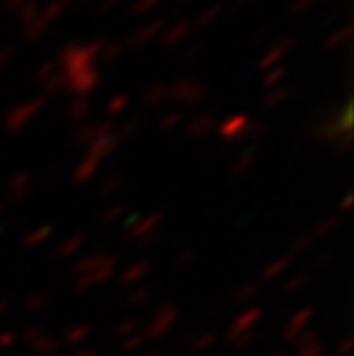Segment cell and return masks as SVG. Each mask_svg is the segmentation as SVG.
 <instances>
[{"mask_svg":"<svg viewBox=\"0 0 354 356\" xmlns=\"http://www.w3.org/2000/svg\"><path fill=\"white\" fill-rule=\"evenodd\" d=\"M179 3H186V0H179Z\"/></svg>","mask_w":354,"mask_h":356,"instance_id":"cell-32","label":"cell"},{"mask_svg":"<svg viewBox=\"0 0 354 356\" xmlns=\"http://www.w3.org/2000/svg\"><path fill=\"white\" fill-rule=\"evenodd\" d=\"M122 54H124V45H122V43H105L99 56H101L103 62H113V60H118Z\"/></svg>","mask_w":354,"mask_h":356,"instance_id":"cell-16","label":"cell"},{"mask_svg":"<svg viewBox=\"0 0 354 356\" xmlns=\"http://www.w3.org/2000/svg\"><path fill=\"white\" fill-rule=\"evenodd\" d=\"M179 124H182V113H169L167 118L160 120V128H163V131H173Z\"/></svg>","mask_w":354,"mask_h":356,"instance_id":"cell-25","label":"cell"},{"mask_svg":"<svg viewBox=\"0 0 354 356\" xmlns=\"http://www.w3.org/2000/svg\"><path fill=\"white\" fill-rule=\"evenodd\" d=\"M235 3H237L239 7H246L248 3H252V0H235Z\"/></svg>","mask_w":354,"mask_h":356,"instance_id":"cell-31","label":"cell"},{"mask_svg":"<svg viewBox=\"0 0 354 356\" xmlns=\"http://www.w3.org/2000/svg\"><path fill=\"white\" fill-rule=\"evenodd\" d=\"M248 118L246 115H233L229 118L227 122H222V126L218 128L220 137L224 139H235V137H241L246 135V128H248Z\"/></svg>","mask_w":354,"mask_h":356,"instance_id":"cell-7","label":"cell"},{"mask_svg":"<svg viewBox=\"0 0 354 356\" xmlns=\"http://www.w3.org/2000/svg\"><path fill=\"white\" fill-rule=\"evenodd\" d=\"M99 83H101V73L96 67H88L79 73L67 75V90L77 94V96H86V94L94 92L96 88H99Z\"/></svg>","mask_w":354,"mask_h":356,"instance_id":"cell-3","label":"cell"},{"mask_svg":"<svg viewBox=\"0 0 354 356\" xmlns=\"http://www.w3.org/2000/svg\"><path fill=\"white\" fill-rule=\"evenodd\" d=\"M205 86L201 81L195 79H179L175 86L169 88V99H173L179 105L192 107V105H199L205 99Z\"/></svg>","mask_w":354,"mask_h":356,"instance_id":"cell-1","label":"cell"},{"mask_svg":"<svg viewBox=\"0 0 354 356\" xmlns=\"http://www.w3.org/2000/svg\"><path fill=\"white\" fill-rule=\"evenodd\" d=\"M295 47V39L293 37H286V39H280L275 45H271L269 49H267V54L261 58V62H259V69L261 71H269V69H275V67H280V62L284 60V56L291 51Z\"/></svg>","mask_w":354,"mask_h":356,"instance_id":"cell-4","label":"cell"},{"mask_svg":"<svg viewBox=\"0 0 354 356\" xmlns=\"http://www.w3.org/2000/svg\"><path fill=\"white\" fill-rule=\"evenodd\" d=\"M312 5H314V0H295V3L291 5V13L301 15V13H305Z\"/></svg>","mask_w":354,"mask_h":356,"instance_id":"cell-26","label":"cell"},{"mask_svg":"<svg viewBox=\"0 0 354 356\" xmlns=\"http://www.w3.org/2000/svg\"><path fill=\"white\" fill-rule=\"evenodd\" d=\"M218 13H220V7H209V9H205V11L195 19V26H197V28H207V26L218 17Z\"/></svg>","mask_w":354,"mask_h":356,"instance_id":"cell-22","label":"cell"},{"mask_svg":"<svg viewBox=\"0 0 354 356\" xmlns=\"http://www.w3.org/2000/svg\"><path fill=\"white\" fill-rule=\"evenodd\" d=\"M43 90H45V94L47 96H51V94H60V92H64V90H67V75H64L62 71L58 73H54V75H49L43 83Z\"/></svg>","mask_w":354,"mask_h":356,"instance_id":"cell-12","label":"cell"},{"mask_svg":"<svg viewBox=\"0 0 354 356\" xmlns=\"http://www.w3.org/2000/svg\"><path fill=\"white\" fill-rule=\"evenodd\" d=\"M199 54H201V45H192V47H190V51H186V54H184V60H188V62H190V60H195Z\"/></svg>","mask_w":354,"mask_h":356,"instance_id":"cell-28","label":"cell"},{"mask_svg":"<svg viewBox=\"0 0 354 356\" xmlns=\"http://www.w3.org/2000/svg\"><path fill=\"white\" fill-rule=\"evenodd\" d=\"M190 28L192 26L188 22H177V24L165 28V32H163V43L167 47H179L184 43V39L190 35Z\"/></svg>","mask_w":354,"mask_h":356,"instance_id":"cell-8","label":"cell"},{"mask_svg":"<svg viewBox=\"0 0 354 356\" xmlns=\"http://www.w3.org/2000/svg\"><path fill=\"white\" fill-rule=\"evenodd\" d=\"M43 105H45V96H39V99H32V101H26V103L17 105L13 111H9V115L5 120V128L11 133L22 131V128L28 126L30 120L43 109Z\"/></svg>","mask_w":354,"mask_h":356,"instance_id":"cell-2","label":"cell"},{"mask_svg":"<svg viewBox=\"0 0 354 356\" xmlns=\"http://www.w3.org/2000/svg\"><path fill=\"white\" fill-rule=\"evenodd\" d=\"M118 141H120V137H118L115 133H109V135H105V137H99L96 141H92L90 145H86V147H88V156H90L92 160H103L105 156H109V154L115 149Z\"/></svg>","mask_w":354,"mask_h":356,"instance_id":"cell-6","label":"cell"},{"mask_svg":"<svg viewBox=\"0 0 354 356\" xmlns=\"http://www.w3.org/2000/svg\"><path fill=\"white\" fill-rule=\"evenodd\" d=\"M24 3H26V0H5V9L7 11H17Z\"/></svg>","mask_w":354,"mask_h":356,"instance_id":"cell-29","label":"cell"},{"mask_svg":"<svg viewBox=\"0 0 354 356\" xmlns=\"http://www.w3.org/2000/svg\"><path fill=\"white\" fill-rule=\"evenodd\" d=\"M90 101L86 99V96H79V99L69 107V115H71V120L73 122H81V120H86L88 115H90Z\"/></svg>","mask_w":354,"mask_h":356,"instance_id":"cell-14","label":"cell"},{"mask_svg":"<svg viewBox=\"0 0 354 356\" xmlns=\"http://www.w3.org/2000/svg\"><path fill=\"white\" fill-rule=\"evenodd\" d=\"M126 107H128V96L118 94V96H111V99H109V103H107V113H109V115H120Z\"/></svg>","mask_w":354,"mask_h":356,"instance_id":"cell-18","label":"cell"},{"mask_svg":"<svg viewBox=\"0 0 354 356\" xmlns=\"http://www.w3.org/2000/svg\"><path fill=\"white\" fill-rule=\"evenodd\" d=\"M118 3H120V0H103V3H101V13H109Z\"/></svg>","mask_w":354,"mask_h":356,"instance_id":"cell-30","label":"cell"},{"mask_svg":"<svg viewBox=\"0 0 354 356\" xmlns=\"http://www.w3.org/2000/svg\"><path fill=\"white\" fill-rule=\"evenodd\" d=\"M56 64H58V62H54V60L43 62V67L37 71V83H43L49 75H54V73H56Z\"/></svg>","mask_w":354,"mask_h":356,"instance_id":"cell-24","label":"cell"},{"mask_svg":"<svg viewBox=\"0 0 354 356\" xmlns=\"http://www.w3.org/2000/svg\"><path fill=\"white\" fill-rule=\"evenodd\" d=\"M167 101H169V86L163 81L150 86L143 94V105H147V107H160Z\"/></svg>","mask_w":354,"mask_h":356,"instance_id":"cell-9","label":"cell"},{"mask_svg":"<svg viewBox=\"0 0 354 356\" xmlns=\"http://www.w3.org/2000/svg\"><path fill=\"white\" fill-rule=\"evenodd\" d=\"M160 5V0H137L133 5V15H147Z\"/></svg>","mask_w":354,"mask_h":356,"instance_id":"cell-21","label":"cell"},{"mask_svg":"<svg viewBox=\"0 0 354 356\" xmlns=\"http://www.w3.org/2000/svg\"><path fill=\"white\" fill-rule=\"evenodd\" d=\"M163 30H165V19H163V17H158V19H154V22L141 26L139 30H135L133 35L128 37V45L135 47V49H141V47H145L150 41H154Z\"/></svg>","mask_w":354,"mask_h":356,"instance_id":"cell-5","label":"cell"},{"mask_svg":"<svg viewBox=\"0 0 354 356\" xmlns=\"http://www.w3.org/2000/svg\"><path fill=\"white\" fill-rule=\"evenodd\" d=\"M214 128H216L214 118H211L209 113H203V115H197L195 120L190 122V126H188V135H190V137H195V139L207 137L209 133H214Z\"/></svg>","mask_w":354,"mask_h":356,"instance_id":"cell-10","label":"cell"},{"mask_svg":"<svg viewBox=\"0 0 354 356\" xmlns=\"http://www.w3.org/2000/svg\"><path fill=\"white\" fill-rule=\"evenodd\" d=\"M69 7H71V0H51V3L45 7V11H43L41 15L51 24L54 19H60L64 13H67Z\"/></svg>","mask_w":354,"mask_h":356,"instance_id":"cell-13","label":"cell"},{"mask_svg":"<svg viewBox=\"0 0 354 356\" xmlns=\"http://www.w3.org/2000/svg\"><path fill=\"white\" fill-rule=\"evenodd\" d=\"M137 131V122H126V126L122 128V137H131Z\"/></svg>","mask_w":354,"mask_h":356,"instance_id":"cell-27","label":"cell"},{"mask_svg":"<svg viewBox=\"0 0 354 356\" xmlns=\"http://www.w3.org/2000/svg\"><path fill=\"white\" fill-rule=\"evenodd\" d=\"M47 26H49V22L39 13L35 19L32 22H28V24H24V30H22V35L28 39V41H37V39H41L43 35H45V30H47Z\"/></svg>","mask_w":354,"mask_h":356,"instance_id":"cell-11","label":"cell"},{"mask_svg":"<svg viewBox=\"0 0 354 356\" xmlns=\"http://www.w3.org/2000/svg\"><path fill=\"white\" fill-rule=\"evenodd\" d=\"M350 39V26H346V28H341V30H337L335 35H331L327 41H325V49H333V47H339L341 43H346Z\"/></svg>","mask_w":354,"mask_h":356,"instance_id":"cell-19","label":"cell"},{"mask_svg":"<svg viewBox=\"0 0 354 356\" xmlns=\"http://www.w3.org/2000/svg\"><path fill=\"white\" fill-rule=\"evenodd\" d=\"M17 13H19V22L22 24H28V22L35 19L41 11H39L37 0H26V3L17 9Z\"/></svg>","mask_w":354,"mask_h":356,"instance_id":"cell-15","label":"cell"},{"mask_svg":"<svg viewBox=\"0 0 354 356\" xmlns=\"http://www.w3.org/2000/svg\"><path fill=\"white\" fill-rule=\"evenodd\" d=\"M286 75H288V71H286L284 67L269 69V73H267V75H265V79H263V86H267V88H273V86H277L282 79H286Z\"/></svg>","mask_w":354,"mask_h":356,"instance_id":"cell-20","label":"cell"},{"mask_svg":"<svg viewBox=\"0 0 354 356\" xmlns=\"http://www.w3.org/2000/svg\"><path fill=\"white\" fill-rule=\"evenodd\" d=\"M267 133H269V128L263 126V124H248V128H246V135H248L250 139H261V137H265Z\"/></svg>","mask_w":354,"mask_h":356,"instance_id":"cell-23","label":"cell"},{"mask_svg":"<svg viewBox=\"0 0 354 356\" xmlns=\"http://www.w3.org/2000/svg\"><path fill=\"white\" fill-rule=\"evenodd\" d=\"M291 94L286 88H277V90H273V92H269L265 99H263V105L267 107V109H273V107H277V105H282L284 103V99L286 96Z\"/></svg>","mask_w":354,"mask_h":356,"instance_id":"cell-17","label":"cell"}]
</instances>
